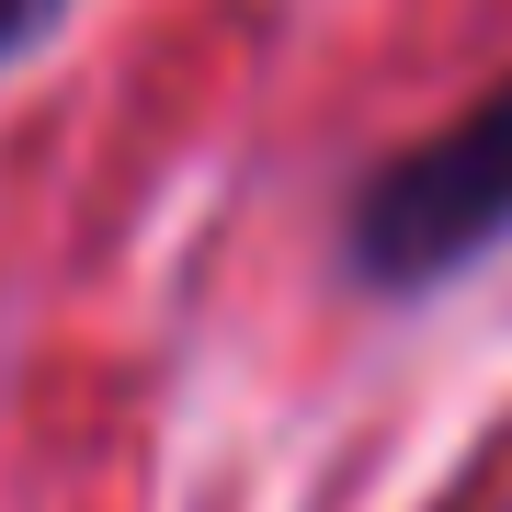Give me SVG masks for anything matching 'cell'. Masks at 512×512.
<instances>
[{
	"label": "cell",
	"mask_w": 512,
	"mask_h": 512,
	"mask_svg": "<svg viewBox=\"0 0 512 512\" xmlns=\"http://www.w3.org/2000/svg\"><path fill=\"white\" fill-rule=\"evenodd\" d=\"M512 239V80H490L456 126L387 148L342 205V262L376 296H433Z\"/></svg>",
	"instance_id": "1"
},
{
	"label": "cell",
	"mask_w": 512,
	"mask_h": 512,
	"mask_svg": "<svg viewBox=\"0 0 512 512\" xmlns=\"http://www.w3.org/2000/svg\"><path fill=\"white\" fill-rule=\"evenodd\" d=\"M57 23H69V0H0V69H23Z\"/></svg>",
	"instance_id": "2"
},
{
	"label": "cell",
	"mask_w": 512,
	"mask_h": 512,
	"mask_svg": "<svg viewBox=\"0 0 512 512\" xmlns=\"http://www.w3.org/2000/svg\"><path fill=\"white\" fill-rule=\"evenodd\" d=\"M433 512H512V444H490V456H478V478L456 501H433Z\"/></svg>",
	"instance_id": "3"
}]
</instances>
